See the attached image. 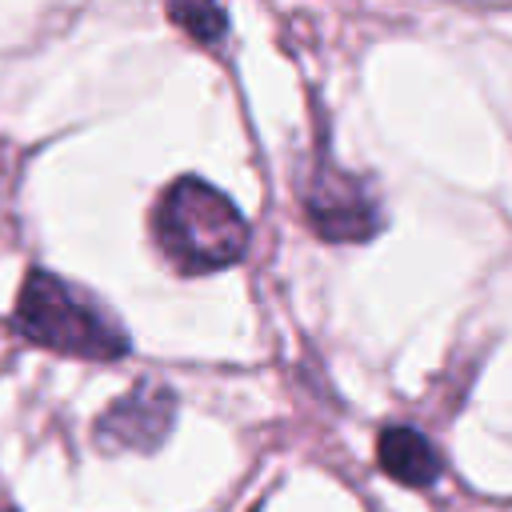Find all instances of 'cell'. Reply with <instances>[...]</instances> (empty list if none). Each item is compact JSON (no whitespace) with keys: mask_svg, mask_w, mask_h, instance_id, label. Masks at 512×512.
Masks as SVG:
<instances>
[{"mask_svg":"<svg viewBox=\"0 0 512 512\" xmlns=\"http://www.w3.org/2000/svg\"><path fill=\"white\" fill-rule=\"evenodd\" d=\"M152 240L180 276L224 272L248 252V220L216 184L176 176L152 204Z\"/></svg>","mask_w":512,"mask_h":512,"instance_id":"obj_1","label":"cell"},{"mask_svg":"<svg viewBox=\"0 0 512 512\" xmlns=\"http://www.w3.org/2000/svg\"><path fill=\"white\" fill-rule=\"evenodd\" d=\"M12 332L36 348L100 364L124 360L132 352V336L124 332V324L92 292L48 268H32L24 276L12 304Z\"/></svg>","mask_w":512,"mask_h":512,"instance_id":"obj_2","label":"cell"},{"mask_svg":"<svg viewBox=\"0 0 512 512\" xmlns=\"http://www.w3.org/2000/svg\"><path fill=\"white\" fill-rule=\"evenodd\" d=\"M300 204L308 228L328 244H364L384 228V204L376 188L360 172L340 168L324 148L308 168Z\"/></svg>","mask_w":512,"mask_h":512,"instance_id":"obj_3","label":"cell"},{"mask_svg":"<svg viewBox=\"0 0 512 512\" xmlns=\"http://www.w3.org/2000/svg\"><path fill=\"white\" fill-rule=\"evenodd\" d=\"M176 392L164 380H140L96 416V444L104 452H156L176 424Z\"/></svg>","mask_w":512,"mask_h":512,"instance_id":"obj_4","label":"cell"},{"mask_svg":"<svg viewBox=\"0 0 512 512\" xmlns=\"http://www.w3.org/2000/svg\"><path fill=\"white\" fill-rule=\"evenodd\" d=\"M376 464L388 480L404 488H432L444 476L440 448L412 424H388L376 436Z\"/></svg>","mask_w":512,"mask_h":512,"instance_id":"obj_5","label":"cell"},{"mask_svg":"<svg viewBox=\"0 0 512 512\" xmlns=\"http://www.w3.org/2000/svg\"><path fill=\"white\" fill-rule=\"evenodd\" d=\"M164 4H168L172 24L180 32H188L196 44H208L212 48V44L224 40L228 20H224V8L216 0H164Z\"/></svg>","mask_w":512,"mask_h":512,"instance_id":"obj_6","label":"cell"},{"mask_svg":"<svg viewBox=\"0 0 512 512\" xmlns=\"http://www.w3.org/2000/svg\"><path fill=\"white\" fill-rule=\"evenodd\" d=\"M0 512H16V508H12V504H4V508H0Z\"/></svg>","mask_w":512,"mask_h":512,"instance_id":"obj_7","label":"cell"}]
</instances>
